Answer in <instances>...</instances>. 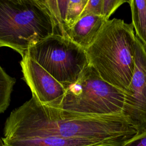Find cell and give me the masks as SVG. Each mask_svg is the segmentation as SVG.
I'll use <instances>...</instances> for the list:
<instances>
[{"instance_id": "cell-10", "label": "cell", "mask_w": 146, "mask_h": 146, "mask_svg": "<svg viewBox=\"0 0 146 146\" xmlns=\"http://www.w3.org/2000/svg\"><path fill=\"white\" fill-rule=\"evenodd\" d=\"M6 146H100L95 142L55 136L2 138Z\"/></svg>"}, {"instance_id": "cell-6", "label": "cell", "mask_w": 146, "mask_h": 146, "mask_svg": "<svg viewBox=\"0 0 146 146\" xmlns=\"http://www.w3.org/2000/svg\"><path fill=\"white\" fill-rule=\"evenodd\" d=\"M124 115L138 133L146 131V48L136 36L135 65L127 92Z\"/></svg>"}, {"instance_id": "cell-4", "label": "cell", "mask_w": 146, "mask_h": 146, "mask_svg": "<svg viewBox=\"0 0 146 146\" xmlns=\"http://www.w3.org/2000/svg\"><path fill=\"white\" fill-rule=\"evenodd\" d=\"M126 95L104 80L89 64L79 79L66 88L58 108L82 116L124 115Z\"/></svg>"}, {"instance_id": "cell-13", "label": "cell", "mask_w": 146, "mask_h": 146, "mask_svg": "<svg viewBox=\"0 0 146 146\" xmlns=\"http://www.w3.org/2000/svg\"><path fill=\"white\" fill-rule=\"evenodd\" d=\"M127 2L125 0H103L102 16L109 20L111 15L121 5Z\"/></svg>"}, {"instance_id": "cell-16", "label": "cell", "mask_w": 146, "mask_h": 146, "mask_svg": "<svg viewBox=\"0 0 146 146\" xmlns=\"http://www.w3.org/2000/svg\"><path fill=\"white\" fill-rule=\"evenodd\" d=\"M0 146H6L2 138H1V137H0Z\"/></svg>"}, {"instance_id": "cell-15", "label": "cell", "mask_w": 146, "mask_h": 146, "mask_svg": "<svg viewBox=\"0 0 146 146\" xmlns=\"http://www.w3.org/2000/svg\"><path fill=\"white\" fill-rule=\"evenodd\" d=\"M122 146H146V131L137 133Z\"/></svg>"}, {"instance_id": "cell-2", "label": "cell", "mask_w": 146, "mask_h": 146, "mask_svg": "<svg viewBox=\"0 0 146 146\" xmlns=\"http://www.w3.org/2000/svg\"><path fill=\"white\" fill-rule=\"evenodd\" d=\"M132 23L113 18L106 21L94 42L85 50L89 64L106 82L127 92L135 65Z\"/></svg>"}, {"instance_id": "cell-1", "label": "cell", "mask_w": 146, "mask_h": 146, "mask_svg": "<svg viewBox=\"0 0 146 146\" xmlns=\"http://www.w3.org/2000/svg\"><path fill=\"white\" fill-rule=\"evenodd\" d=\"M137 131L124 115L82 116L40 104L31 98L6 120L5 138L55 136L80 139L100 146H122Z\"/></svg>"}, {"instance_id": "cell-5", "label": "cell", "mask_w": 146, "mask_h": 146, "mask_svg": "<svg viewBox=\"0 0 146 146\" xmlns=\"http://www.w3.org/2000/svg\"><path fill=\"white\" fill-rule=\"evenodd\" d=\"M25 55L40 64L65 89L76 82L89 65L85 50L59 34L39 42L30 47Z\"/></svg>"}, {"instance_id": "cell-11", "label": "cell", "mask_w": 146, "mask_h": 146, "mask_svg": "<svg viewBox=\"0 0 146 146\" xmlns=\"http://www.w3.org/2000/svg\"><path fill=\"white\" fill-rule=\"evenodd\" d=\"M131 7L132 25L136 36L146 48V0L127 1Z\"/></svg>"}, {"instance_id": "cell-14", "label": "cell", "mask_w": 146, "mask_h": 146, "mask_svg": "<svg viewBox=\"0 0 146 146\" xmlns=\"http://www.w3.org/2000/svg\"><path fill=\"white\" fill-rule=\"evenodd\" d=\"M103 0H88L80 17L85 15H102Z\"/></svg>"}, {"instance_id": "cell-8", "label": "cell", "mask_w": 146, "mask_h": 146, "mask_svg": "<svg viewBox=\"0 0 146 146\" xmlns=\"http://www.w3.org/2000/svg\"><path fill=\"white\" fill-rule=\"evenodd\" d=\"M51 12L61 35L67 33L80 17L88 0H45Z\"/></svg>"}, {"instance_id": "cell-9", "label": "cell", "mask_w": 146, "mask_h": 146, "mask_svg": "<svg viewBox=\"0 0 146 146\" xmlns=\"http://www.w3.org/2000/svg\"><path fill=\"white\" fill-rule=\"evenodd\" d=\"M107 21L102 15L80 17L69 30L67 37L86 50L94 42Z\"/></svg>"}, {"instance_id": "cell-7", "label": "cell", "mask_w": 146, "mask_h": 146, "mask_svg": "<svg viewBox=\"0 0 146 146\" xmlns=\"http://www.w3.org/2000/svg\"><path fill=\"white\" fill-rule=\"evenodd\" d=\"M21 66L23 79L42 104L58 108L65 95L64 86L34 60L25 55Z\"/></svg>"}, {"instance_id": "cell-12", "label": "cell", "mask_w": 146, "mask_h": 146, "mask_svg": "<svg viewBox=\"0 0 146 146\" xmlns=\"http://www.w3.org/2000/svg\"><path fill=\"white\" fill-rule=\"evenodd\" d=\"M15 79L9 76L0 66V113L10 104L11 94Z\"/></svg>"}, {"instance_id": "cell-3", "label": "cell", "mask_w": 146, "mask_h": 146, "mask_svg": "<svg viewBox=\"0 0 146 146\" xmlns=\"http://www.w3.org/2000/svg\"><path fill=\"white\" fill-rule=\"evenodd\" d=\"M54 34L60 35L45 0H0V47L23 57L30 47Z\"/></svg>"}]
</instances>
